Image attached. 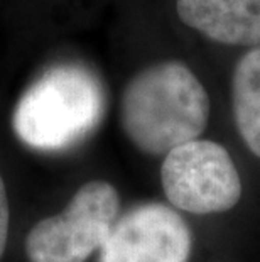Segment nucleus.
Returning a JSON list of instances; mask_svg holds the SVG:
<instances>
[{
    "label": "nucleus",
    "mask_w": 260,
    "mask_h": 262,
    "mask_svg": "<svg viewBox=\"0 0 260 262\" xmlns=\"http://www.w3.org/2000/svg\"><path fill=\"white\" fill-rule=\"evenodd\" d=\"M160 181L174 208L195 215L223 213L239 205L242 180L228 150L213 141H191L166 154Z\"/></svg>",
    "instance_id": "20e7f679"
},
{
    "label": "nucleus",
    "mask_w": 260,
    "mask_h": 262,
    "mask_svg": "<svg viewBox=\"0 0 260 262\" xmlns=\"http://www.w3.org/2000/svg\"><path fill=\"white\" fill-rule=\"evenodd\" d=\"M103 107L97 76L78 64H61L22 95L14 112V130L34 149H64L95 129Z\"/></svg>",
    "instance_id": "f03ea898"
},
{
    "label": "nucleus",
    "mask_w": 260,
    "mask_h": 262,
    "mask_svg": "<svg viewBox=\"0 0 260 262\" xmlns=\"http://www.w3.org/2000/svg\"><path fill=\"white\" fill-rule=\"evenodd\" d=\"M231 105L240 137L260 158V46L243 54L231 76Z\"/></svg>",
    "instance_id": "0eeeda50"
},
{
    "label": "nucleus",
    "mask_w": 260,
    "mask_h": 262,
    "mask_svg": "<svg viewBox=\"0 0 260 262\" xmlns=\"http://www.w3.org/2000/svg\"><path fill=\"white\" fill-rule=\"evenodd\" d=\"M120 198L110 183L90 181L59 215L31 228L26 252L31 262H85L102 250L119 219Z\"/></svg>",
    "instance_id": "7ed1b4c3"
},
{
    "label": "nucleus",
    "mask_w": 260,
    "mask_h": 262,
    "mask_svg": "<svg viewBox=\"0 0 260 262\" xmlns=\"http://www.w3.org/2000/svg\"><path fill=\"white\" fill-rule=\"evenodd\" d=\"M187 27L228 46L260 44V0H178Z\"/></svg>",
    "instance_id": "423d86ee"
},
{
    "label": "nucleus",
    "mask_w": 260,
    "mask_h": 262,
    "mask_svg": "<svg viewBox=\"0 0 260 262\" xmlns=\"http://www.w3.org/2000/svg\"><path fill=\"white\" fill-rule=\"evenodd\" d=\"M208 119V93L198 76L179 61H162L139 71L122 95L124 132L146 154H168L196 141Z\"/></svg>",
    "instance_id": "f257e3e1"
},
{
    "label": "nucleus",
    "mask_w": 260,
    "mask_h": 262,
    "mask_svg": "<svg viewBox=\"0 0 260 262\" xmlns=\"http://www.w3.org/2000/svg\"><path fill=\"white\" fill-rule=\"evenodd\" d=\"M193 233L164 203H142L117 219L100 250V262H187Z\"/></svg>",
    "instance_id": "39448f33"
},
{
    "label": "nucleus",
    "mask_w": 260,
    "mask_h": 262,
    "mask_svg": "<svg viewBox=\"0 0 260 262\" xmlns=\"http://www.w3.org/2000/svg\"><path fill=\"white\" fill-rule=\"evenodd\" d=\"M9 222H10L9 198H7V191H5V185L2 181V176H0V259H2L5 245H7Z\"/></svg>",
    "instance_id": "6e6552de"
}]
</instances>
